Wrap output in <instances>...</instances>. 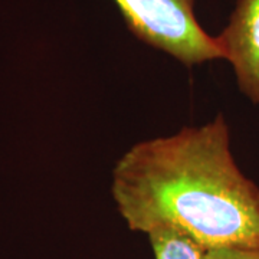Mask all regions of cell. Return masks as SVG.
Masks as SVG:
<instances>
[{"label":"cell","mask_w":259,"mask_h":259,"mask_svg":"<svg viewBox=\"0 0 259 259\" xmlns=\"http://www.w3.org/2000/svg\"><path fill=\"white\" fill-rule=\"evenodd\" d=\"M111 192L131 231L171 229L203 249L259 246V187L236 166L222 114L133 146Z\"/></svg>","instance_id":"cell-1"},{"label":"cell","mask_w":259,"mask_h":259,"mask_svg":"<svg viewBox=\"0 0 259 259\" xmlns=\"http://www.w3.org/2000/svg\"><path fill=\"white\" fill-rule=\"evenodd\" d=\"M134 36L186 66L223 59L194 15L196 0H112Z\"/></svg>","instance_id":"cell-2"},{"label":"cell","mask_w":259,"mask_h":259,"mask_svg":"<svg viewBox=\"0 0 259 259\" xmlns=\"http://www.w3.org/2000/svg\"><path fill=\"white\" fill-rule=\"evenodd\" d=\"M241 91L259 104V0H238L229 22L216 36Z\"/></svg>","instance_id":"cell-3"},{"label":"cell","mask_w":259,"mask_h":259,"mask_svg":"<svg viewBox=\"0 0 259 259\" xmlns=\"http://www.w3.org/2000/svg\"><path fill=\"white\" fill-rule=\"evenodd\" d=\"M156 259H202L204 249L187 236L171 229L147 233Z\"/></svg>","instance_id":"cell-4"},{"label":"cell","mask_w":259,"mask_h":259,"mask_svg":"<svg viewBox=\"0 0 259 259\" xmlns=\"http://www.w3.org/2000/svg\"><path fill=\"white\" fill-rule=\"evenodd\" d=\"M202 259H259V246H219L204 249Z\"/></svg>","instance_id":"cell-5"}]
</instances>
